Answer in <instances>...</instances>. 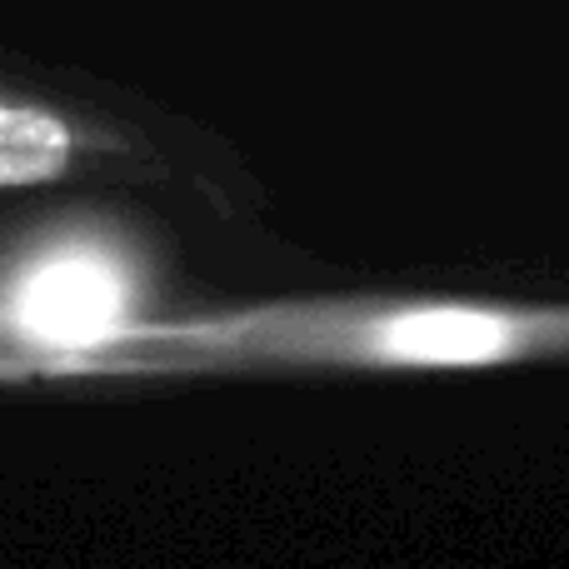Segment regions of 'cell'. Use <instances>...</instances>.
<instances>
[{
  "label": "cell",
  "instance_id": "3",
  "mask_svg": "<svg viewBox=\"0 0 569 569\" xmlns=\"http://www.w3.org/2000/svg\"><path fill=\"white\" fill-rule=\"evenodd\" d=\"M505 345H510V325L465 310L405 315L380 330V350L395 360H490Z\"/></svg>",
  "mask_w": 569,
  "mask_h": 569
},
{
  "label": "cell",
  "instance_id": "2",
  "mask_svg": "<svg viewBox=\"0 0 569 569\" xmlns=\"http://www.w3.org/2000/svg\"><path fill=\"white\" fill-rule=\"evenodd\" d=\"M120 140L50 86L0 76V190H46L100 176Z\"/></svg>",
  "mask_w": 569,
  "mask_h": 569
},
{
  "label": "cell",
  "instance_id": "1",
  "mask_svg": "<svg viewBox=\"0 0 569 569\" xmlns=\"http://www.w3.org/2000/svg\"><path fill=\"white\" fill-rule=\"evenodd\" d=\"M146 276L106 226L50 220L0 256V340L86 360L140 330Z\"/></svg>",
  "mask_w": 569,
  "mask_h": 569
}]
</instances>
